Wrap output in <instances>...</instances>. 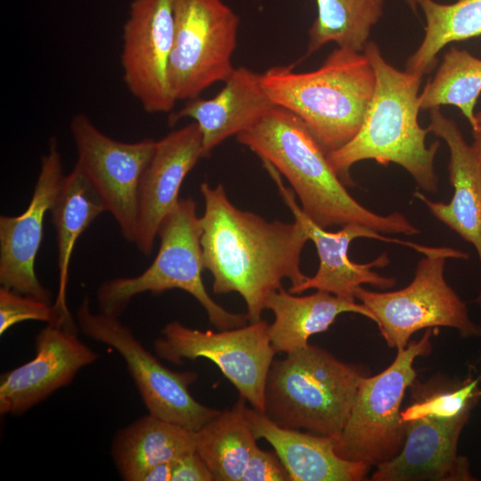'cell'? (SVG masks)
I'll use <instances>...</instances> for the list:
<instances>
[{
	"mask_svg": "<svg viewBox=\"0 0 481 481\" xmlns=\"http://www.w3.org/2000/svg\"><path fill=\"white\" fill-rule=\"evenodd\" d=\"M175 461L162 462L149 468L140 481H171Z\"/></svg>",
	"mask_w": 481,
	"mask_h": 481,
	"instance_id": "33",
	"label": "cell"
},
{
	"mask_svg": "<svg viewBox=\"0 0 481 481\" xmlns=\"http://www.w3.org/2000/svg\"><path fill=\"white\" fill-rule=\"evenodd\" d=\"M175 0H132L122 31L124 82L149 113H165L177 102L169 64L175 33Z\"/></svg>",
	"mask_w": 481,
	"mask_h": 481,
	"instance_id": "14",
	"label": "cell"
},
{
	"mask_svg": "<svg viewBox=\"0 0 481 481\" xmlns=\"http://www.w3.org/2000/svg\"><path fill=\"white\" fill-rule=\"evenodd\" d=\"M275 105L266 94L261 74L246 67L234 68L221 91L210 99L194 98L170 119L189 118L197 124L202 138L203 156L220 143L238 135L262 118Z\"/></svg>",
	"mask_w": 481,
	"mask_h": 481,
	"instance_id": "20",
	"label": "cell"
},
{
	"mask_svg": "<svg viewBox=\"0 0 481 481\" xmlns=\"http://www.w3.org/2000/svg\"><path fill=\"white\" fill-rule=\"evenodd\" d=\"M237 141L289 182L301 208L324 229L359 224L385 234L420 233L400 212L379 215L358 202L328 160V152L292 112L275 106Z\"/></svg>",
	"mask_w": 481,
	"mask_h": 481,
	"instance_id": "2",
	"label": "cell"
},
{
	"mask_svg": "<svg viewBox=\"0 0 481 481\" xmlns=\"http://www.w3.org/2000/svg\"><path fill=\"white\" fill-rule=\"evenodd\" d=\"M63 177L61 155L53 138L41 159L27 208L15 216H0L1 286L47 302L51 301V291L37 279L35 262L43 238L45 216L53 204Z\"/></svg>",
	"mask_w": 481,
	"mask_h": 481,
	"instance_id": "15",
	"label": "cell"
},
{
	"mask_svg": "<svg viewBox=\"0 0 481 481\" xmlns=\"http://www.w3.org/2000/svg\"><path fill=\"white\" fill-rule=\"evenodd\" d=\"M265 309L274 316L269 324V337L276 354L307 346L310 337L326 331L345 313L358 314L374 322L372 314L362 303L322 290L300 297L281 288L269 295Z\"/></svg>",
	"mask_w": 481,
	"mask_h": 481,
	"instance_id": "22",
	"label": "cell"
},
{
	"mask_svg": "<svg viewBox=\"0 0 481 481\" xmlns=\"http://www.w3.org/2000/svg\"><path fill=\"white\" fill-rule=\"evenodd\" d=\"M431 329L398 349L393 363L374 376H363L346 424L337 440V454L347 461L377 466L396 456L405 439L401 405L416 379L419 356L432 350Z\"/></svg>",
	"mask_w": 481,
	"mask_h": 481,
	"instance_id": "8",
	"label": "cell"
},
{
	"mask_svg": "<svg viewBox=\"0 0 481 481\" xmlns=\"http://www.w3.org/2000/svg\"><path fill=\"white\" fill-rule=\"evenodd\" d=\"M480 94L481 59L466 50L451 47L434 77L420 94V110H431L442 105L455 106L473 128L475 106Z\"/></svg>",
	"mask_w": 481,
	"mask_h": 481,
	"instance_id": "28",
	"label": "cell"
},
{
	"mask_svg": "<svg viewBox=\"0 0 481 481\" xmlns=\"http://www.w3.org/2000/svg\"><path fill=\"white\" fill-rule=\"evenodd\" d=\"M261 82L273 103L299 118L330 152L357 134L374 93L376 77L363 52L338 46L313 71L273 66L261 74Z\"/></svg>",
	"mask_w": 481,
	"mask_h": 481,
	"instance_id": "4",
	"label": "cell"
},
{
	"mask_svg": "<svg viewBox=\"0 0 481 481\" xmlns=\"http://www.w3.org/2000/svg\"><path fill=\"white\" fill-rule=\"evenodd\" d=\"M204 213L200 216L205 270L213 276L216 294L236 292L243 298L249 322L262 320L269 295L289 280L290 288L308 276L300 267L309 238L296 220L268 221L237 208L223 184H200Z\"/></svg>",
	"mask_w": 481,
	"mask_h": 481,
	"instance_id": "1",
	"label": "cell"
},
{
	"mask_svg": "<svg viewBox=\"0 0 481 481\" xmlns=\"http://www.w3.org/2000/svg\"><path fill=\"white\" fill-rule=\"evenodd\" d=\"M171 481H214L209 469L194 451L175 461Z\"/></svg>",
	"mask_w": 481,
	"mask_h": 481,
	"instance_id": "32",
	"label": "cell"
},
{
	"mask_svg": "<svg viewBox=\"0 0 481 481\" xmlns=\"http://www.w3.org/2000/svg\"><path fill=\"white\" fill-rule=\"evenodd\" d=\"M363 53L375 72L374 93L357 134L328 152L330 166L346 185L353 186L350 169L355 163L366 159L385 167L395 163L412 175L420 189L436 193L435 158L440 143L435 141L427 146L429 130L419 124L422 77L388 63L374 42L369 41Z\"/></svg>",
	"mask_w": 481,
	"mask_h": 481,
	"instance_id": "3",
	"label": "cell"
},
{
	"mask_svg": "<svg viewBox=\"0 0 481 481\" xmlns=\"http://www.w3.org/2000/svg\"><path fill=\"white\" fill-rule=\"evenodd\" d=\"M405 3L407 4V5L413 11V12H416L417 11V7H418V4H417V0H404Z\"/></svg>",
	"mask_w": 481,
	"mask_h": 481,
	"instance_id": "35",
	"label": "cell"
},
{
	"mask_svg": "<svg viewBox=\"0 0 481 481\" xmlns=\"http://www.w3.org/2000/svg\"><path fill=\"white\" fill-rule=\"evenodd\" d=\"M156 338V355L174 364L183 360L206 358L215 363L224 376L256 410L265 412L267 374L276 352L265 320L241 327L200 330L178 321L168 322Z\"/></svg>",
	"mask_w": 481,
	"mask_h": 481,
	"instance_id": "11",
	"label": "cell"
},
{
	"mask_svg": "<svg viewBox=\"0 0 481 481\" xmlns=\"http://www.w3.org/2000/svg\"><path fill=\"white\" fill-rule=\"evenodd\" d=\"M76 318L77 325L87 338L120 355L149 413L197 431L220 412L191 395L189 387L198 376L195 371L167 368L118 316L94 313L89 298H85Z\"/></svg>",
	"mask_w": 481,
	"mask_h": 481,
	"instance_id": "9",
	"label": "cell"
},
{
	"mask_svg": "<svg viewBox=\"0 0 481 481\" xmlns=\"http://www.w3.org/2000/svg\"><path fill=\"white\" fill-rule=\"evenodd\" d=\"M246 400L240 396L196 431V452L214 481H241L257 438L246 416Z\"/></svg>",
	"mask_w": 481,
	"mask_h": 481,
	"instance_id": "25",
	"label": "cell"
},
{
	"mask_svg": "<svg viewBox=\"0 0 481 481\" xmlns=\"http://www.w3.org/2000/svg\"><path fill=\"white\" fill-rule=\"evenodd\" d=\"M417 4L425 16V34L407 59L405 70L423 77L433 70L445 45L481 36V0H417Z\"/></svg>",
	"mask_w": 481,
	"mask_h": 481,
	"instance_id": "26",
	"label": "cell"
},
{
	"mask_svg": "<svg viewBox=\"0 0 481 481\" xmlns=\"http://www.w3.org/2000/svg\"><path fill=\"white\" fill-rule=\"evenodd\" d=\"M201 233L195 201L192 198L180 199L160 225L159 248L151 265L139 275L110 279L98 288L100 312L118 317L136 295L178 289L200 304L209 322L218 330L246 325L249 322L246 314L224 309L205 288Z\"/></svg>",
	"mask_w": 481,
	"mask_h": 481,
	"instance_id": "6",
	"label": "cell"
},
{
	"mask_svg": "<svg viewBox=\"0 0 481 481\" xmlns=\"http://www.w3.org/2000/svg\"><path fill=\"white\" fill-rule=\"evenodd\" d=\"M480 381L481 376L471 375L459 384L448 386L436 379L421 383L416 379L410 386L412 404L401 412V418L404 422L423 417L469 418L481 398Z\"/></svg>",
	"mask_w": 481,
	"mask_h": 481,
	"instance_id": "29",
	"label": "cell"
},
{
	"mask_svg": "<svg viewBox=\"0 0 481 481\" xmlns=\"http://www.w3.org/2000/svg\"><path fill=\"white\" fill-rule=\"evenodd\" d=\"M169 79L176 101L192 100L234 67L240 18L224 0H175Z\"/></svg>",
	"mask_w": 481,
	"mask_h": 481,
	"instance_id": "10",
	"label": "cell"
},
{
	"mask_svg": "<svg viewBox=\"0 0 481 481\" xmlns=\"http://www.w3.org/2000/svg\"><path fill=\"white\" fill-rule=\"evenodd\" d=\"M364 376L326 350L308 344L273 359L264 413L285 428L339 438Z\"/></svg>",
	"mask_w": 481,
	"mask_h": 481,
	"instance_id": "5",
	"label": "cell"
},
{
	"mask_svg": "<svg viewBox=\"0 0 481 481\" xmlns=\"http://www.w3.org/2000/svg\"><path fill=\"white\" fill-rule=\"evenodd\" d=\"M430 110L429 132L443 139L450 152L448 179L453 194L448 203L433 201L421 191L413 193L441 223L477 251L481 266V161L456 123L439 110ZM481 307V289L475 299Z\"/></svg>",
	"mask_w": 481,
	"mask_h": 481,
	"instance_id": "19",
	"label": "cell"
},
{
	"mask_svg": "<svg viewBox=\"0 0 481 481\" xmlns=\"http://www.w3.org/2000/svg\"><path fill=\"white\" fill-rule=\"evenodd\" d=\"M69 128L77 151V164L99 194L106 212L117 222L123 237L135 242L139 185L157 141L115 140L99 130L84 113L71 118Z\"/></svg>",
	"mask_w": 481,
	"mask_h": 481,
	"instance_id": "12",
	"label": "cell"
},
{
	"mask_svg": "<svg viewBox=\"0 0 481 481\" xmlns=\"http://www.w3.org/2000/svg\"><path fill=\"white\" fill-rule=\"evenodd\" d=\"M317 16L309 29L306 54L329 43L363 52L385 0H315Z\"/></svg>",
	"mask_w": 481,
	"mask_h": 481,
	"instance_id": "27",
	"label": "cell"
},
{
	"mask_svg": "<svg viewBox=\"0 0 481 481\" xmlns=\"http://www.w3.org/2000/svg\"><path fill=\"white\" fill-rule=\"evenodd\" d=\"M25 321L43 322L61 327L59 315L50 302L1 286L0 335Z\"/></svg>",
	"mask_w": 481,
	"mask_h": 481,
	"instance_id": "30",
	"label": "cell"
},
{
	"mask_svg": "<svg viewBox=\"0 0 481 481\" xmlns=\"http://www.w3.org/2000/svg\"><path fill=\"white\" fill-rule=\"evenodd\" d=\"M469 418L423 417L405 421L399 453L377 465L373 481H473L467 457L458 455L461 433Z\"/></svg>",
	"mask_w": 481,
	"mask_h": 481,
	"instance_id": "18",
	"label": "cell"
},
{
	"mask_svg": "<svg viewBox=\"0 0 481 481\" xmlns=\"http://www.w3.org/2000/svg\"><path fill=\"white\" fill-rule=\"evenodd\" d=\"M50 212L57 233L59 269L53 306L61 326L77 331L66 298L70 258L79 236L97 216L106 212L102 199L77 163L70 173L64 175Z\"/></svg>",
	"mask_w": 481,
	"mask_h": 481,
	"instance_id": "23",
	"label": "cell"
},
{
	"mask_svg": "<svg viewBox=\"0 0 481 481\" xmlns=\"http://www.w3.org/2000/svg\"><path fill=\"white\" fill-rule=\"evenodd\" d=\"M468 259L469 254L450 247H431L416 266L406 287L395 291H371L362 286L358 299L373 315L389 347L407 346L422 329L446 327L463 338H481V325L469 317L466 304L444 279L446 259Z\"/></svg>",
	"mask_w": 481,
	"mask_h": 481,
	"instance_id": "7",
	"label": "cell"
},
{
	"mask_svg": "<svg viewBox=\"0 0 481 481\" xmlns=\"http://www.w3.org/2000/svg\"><path fill=\"white\" fill-rule=\"evenodd\" d=\"M196 451V431L148 413L119 429L111 455L125 481H140L151 467Z\"/></svg>",
	"mask_w": 481,
	"mask_h": 481,
	"instance_id": "24",
	"label": "cell"
},
{
	"mask_svg": "<svg viewBox=\"0 0 481 481\" xmlns=\"http://www.w3.org/2000/svg\"><path fill=\"white\" fill-rule=\"evenodd\" d=\"M241 481H291V477L274 451H265L256 445Z\"/></svg>",
	"mask_w": 481,
	"mask_h": 481,
	"instance_id": "31",
	"label": "cell"
},
{
	"mask_svg": "<svg viewBox=\"0 0 481 481\" xmlns=\"http://www.w3.org/2000/svg\"><path fill=\"white\" fill-rule=\"evenodd\" d=\"M201 158L202 138L195 122L157 141L138 191L135 243L145 256L151 255L162 222L178 203L183 180Z\"/></svg>",
	"mask_w": 481,
	"mask_h": 481,
	"instance_id": "17",
	"label": "cell"
},
{
	"mask_svg": "<svg viewBox=\"0 0 481 481\" xmlns=\"http://www.w3.org/2000/svg\"><path fill=\"white\" fill-rule=\"evenodd\" d=\"M473 143L471 144L481 161V111L476 114V124L472 128Z\"/></svg>",
	"mask_w": 481,
	"mask_h": 481,
	"instance_id": "34",
	"label": "cell"
},
{
	"mask_svg": "<svg viewBox=\"0 0 481 481\" xmlns=\"http://www.w3.org/2000/svg\"><path fill=\"white\" fill-rule=\"evenodd\" d=\"M36 355L1 374L0 413L20 416L58 389L68 386L98 354L72 331L47 324L36 337Z\"/></svg>",
	"mask_w": 481,
	"mask_h": 481,
	"instance_id": "16",
	"label": "cell"
},
{
	"mask_svg": "<svg viewBox=\"0 0 481 481\" xmlns=\"http://www.w3.org/2000/svg\"><path fill=\"white\" fill-rule=\"evenodd\" d=\"M263 166L277 186L278 192L294 219L301 224L309 240L315 246L319 257V266L315 274L296 288H289L293 294H300L307 289L322 290L337 297L355 299V291L363 284H370L379 289L393 288L396 280L383 276L373 270L390 264L387 252L370 263H356L349 258L350 243L357 238L374 239L388 243H395L413 249L423 254L428 246L390 238L371 228L359 224H348L337 232H330L315 224L297 202L291 188L282 183L280 173L267 161Z\"/></svg>",
	"mask_w": 481,
	"mask_h": 481,
	"instance_id": "13",
	"label": "cell"
},
{
	"mask_svg": "<svg viewBox=\"0 0 481 481\" xmlns=\"http://www.w3.org/2000/svg\"><path fill=\"white\" fill-rule=\"evenodd\" d=\"M246 416L255 437L271 444L291 481L366 479L371 466L339 457L336 438L280 427L253 407H247Z\"/></svg>",
	"mask_w": 481,
	"mask_h": 481,
	"instance_id": "21",
	"label": "cell"
}]
</instances>
